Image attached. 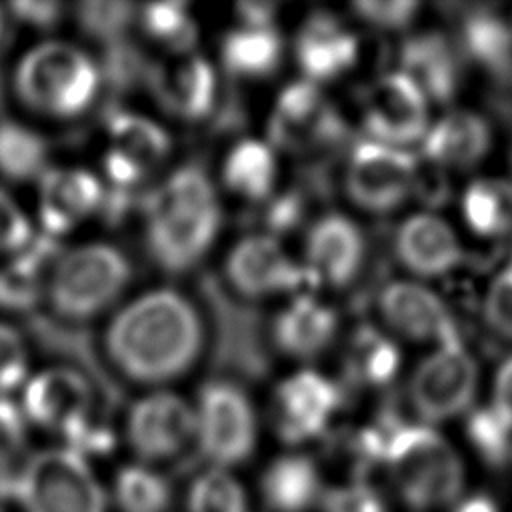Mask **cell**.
Returning a JSON list of instances; mask_svg holds the SVG:
<instances>
[{
  "label": "cell",
  "mask_w": 512,
  "mask_h": 512,
  "mask_svg": "<svg viewBox=\"0 0 512 512\" xmlns=\"http://www.w3.org/2000/svg\"><path fill=\"white\" fill-rule=\"evenodd\" d=\"M198 302L176 286H152L122 300L100 332L106 364L128 384L158 390L190 376L208 348Z\"/></svg>",
  "instance_id": "1"
},
{
  "label": "cell",
  "mask_w": 512,
  "mask_h": 512,
  "mask_svg": "<svg viewBox=\"0 0 512 512\" xmlns=\"http://www.w3.org/2000/svg\"><path fill=\"white\" fill-rule=\"evenodd\" d=\"M140 218L144 248L168 274H186L202 264L224 224L214 180L192 162L172 168L148 190Z\"/></svg>",
  "instance_id": "2"
},
{
  "label": "cell",
  "mask_w": 512,
  "mask_h": 512,
  "mask_svg": "<svg viewBox=\"0 0 512 512\" xmlns=\"http://www.w3.org/2000/svg\"><path fill=\"white\" fill-rule=\"evenodd\" d=\"M12 90L28 112L52 122H72L98 102L102 70L84 46L48 38L20 56L12 72Z\"/></svg>",
  "instance_id": "3"
},
{
  "label": "cell",
  "mask_w": 512,
  "mask_h": 512,
  "mask_svg": "<svg viewBox=\"0 0 512 512\" xmlns=\"http://www.w3.org/2000/svg\"><path fill=\"white\" fill-rule=\"evenodd\" d=\"M396 496L412 510L450 508L466 486L456 448L426 424H386L380 452Z\"/></svg>",
  "instance_id": "4"
},
{
  "label": "cell",
  "mask_w": 512,
  "mask_h": 512,
  "mask_svg": "<svg viewBox=\"0 0 512 512\" xmlns=\"http://www.w3.org/2000/svg\"><path fill=\"white\" fill-rule=\"evenodd\" d=\"M134 280L130 256L114 242L90 240L60 248L44 292L50 314L70 324L108 316Z\"/></svg>",
  "instance_id": "5"
},
{
  "label": "cell",
  "mask_w": 512,
  "mask_h": 512,
  "mask_svg": "<svg viewBox=\"0 0 512 512\" xmlns=\"http://www.w3.org/2000/svg\"><path fill=\"white\" fill-rule=\"evenodd\" d=\"M14 498L22 512H108V492L88 458L68 446L30 454L18 468Z\"/></svg>",
  "instance_id": "6"
},
{
  "label": "cell",
  "mask_w": 512,
  "mask_h": 512,
  "mask_svg": "<svg viewBox=\"0 0 512 512\" xmlns=\"http://www.w3.org/2000/svg\"><path fill=\"white\" fill-rule=\"evenodd\" d=\"M266 140L278 154L314 158L346 140V122L324 86L298 78L278 90L266 120Z\"/></svg>",
  "instance_id": "7"
},
{
  "label": "cell",
  "mask_w": 512,
  "mask_h": 512,
  "mask_svg": "<svg viewBox=\"0 0 512 512\" xmlns=\"http://www.w3.org/2000/svg\"><path fill=\"white\" fill-rule=\"evenodd\" d=\"M196 446L216 468L246 462L258 446V412L248 392L234 380L214 378L200 386L192 402Z\"/></svg>",
  "instance_id": "8"
},
{
  "label": "cell",
  "mask_w": 512,
  "mask_h": 512,
  "mask_svg": "<svg viewBox=\"0 0 512 512\" xmlns=\"http://www.w3.org/2000/svg\"><path fill=\"white\" fill-rule=\"evenodd\" d=\"M418 172L416 158L406 150L360 138L344 158L342 192L366 214H390L418 188Z\"/></svg>",
  "instance_id": "9"
},
{
  "label": "cell",
  "mask_w": 512,
  "mask_h": 512,
  "mask_svg": "<svg viewBox=\"0 0 512 512\" xmlns=\"http://www.w3.org/2000/svg\"><path fill=\"white\" fill-rule=\"evenodd\" d=\"M170 132L154 118L116 110L106 120V142L100 158L106 190L128 194L158 174L172 154Z\"/></svg>",
  "instance_id": "10"
},
{
  "label": "cell",
  "mask_w": 512,
  "mask_h": 512,
  "mask_svg": "<svg viewBox=\"0 0 512 512\" xmlns=\"http://www.w3.org/2000/svg\"><path fill=\"white\" fill-rule=\"evenodd\" d=\"M222 274L236 296L252 302L290 298L310 286L302 262L270 232L240 236L224 256Z\"/></svg>",
  "instance_id": "11"
},
{
  "label": "cell",
  "mask_w": 512,
  "mask_h": 512,
  "mask_svg": "<svg viewBox=\"0 0 512 512\" xmlns=\"http://www.w3.org/2000/svg\"><path fill=\"white\" fill-rule=\"evenodd\" d=\"M124 438L138 462H168L196 442L194 406L170 388L148 390L130 404Z\"/></svg>",
  "instance_id": "12"
},
{
  "label": "cell",
  "mask_w": 512,
  "mask_h": 512,
  "mask_svg": "<svg viewBox=\"0 0 512 512\" xmlns=\"http://www.w3.org/2000/svg\"><path fill=\"white\" fill-rule=\"evenodd\" d=\"M20 408L30 424L56 432L72 442L96 420L92 382L74 366H48L22 386Z\"/></svg>",
  "instance_id": "13"
},
{
  "label": "cell",
  "mask_w": 512,
  "mask_h": 512,
  "mask_svg": "<svg viewBox=\"0 0 512 512\" xmlns=\"http://www.w3.org/2000/svg\"><path fill=\"white\" fill-rule=\"evenodd\" d=\"M342 406V388L314 368H298L284 376L270 398V420L276 436L302 446L320 438Z\"/></svg>",
  "instance_id": "14"
},
{
  "label": "cell",
  "mask_w": 512,
  "mask_h": 512,
  "mask_svg": "<svg viewBox=\"0 0 512 512\" xmlns=\"http://www.w3.org/2000/svg\"><path fill=\"white\" fill-rule=\"evenodd\" d=\"M426 110L424 92L404 72H386L362 90L360 128L364 138L400 148L426 134Z\"/></svg>",
  "instance_id": "15"
},
{
  "label": "cell",
  "mask_w": 512,
  "mask_h": 512,
  "mask_svg": "<svg viewBox=\"0 0 512 512\" xmlns=\"http://www.w3.org/2000/svg\"><path fill=\"white\" fill-rule=\"evenodd\" d=\"M368 242L360 224L346 212L328 210L316 216L302 242V266L308 282L342 290L362 272Z\"/></svg>",
  "instance_id": "16"
},
{
  "label": "cell",
  "mask_w": 512,
  "mask_h": 512,
  "mask_svg": "<svg viewBox=\"0 0 512 512\" xmlns=\"http://www.w3.org/2000/svg\"><path fill=\"white\" fill-rule=\"evenodd\" d=\"M476 392V362L460 342L444 344L424 358L408 386L410 404L426 422H442L464 412Z\"/></svg>",
  "instance_id": "17"
},
{
  "label": "cell",
  "mask_w": 512,
  "mask_h": 512,
  "mask_svg": "<svg viewBox=\"0 0 512 512\" xmlns=\"http://www.w3.org/2000/svg\"><path fill=\"white\" fill-rule=\"evenodd\" d=\"M108 190L100 174L84 166H50L38 178L36 216L42 234L60 240L106 208Z\"/></svg>",
  "instance_id": "18"
},
{
  "label": "cell",
  "mask_w": 512,
  "mask_h": 512,
  "mask_svg": "<svg viewBox=\"0 0 512 512\" xmlns=\"http://www.w3.org/2000/svg\"><path fill=\"white\" fill-rule=\"evenodd\" d=\"M292 56L300 78L324 86L344 78L358 64L360 38L344 16L312 10L296 28Z\"/></svg>",
  "instance_id": "19"
},
{
  "label": "cell",
  "mask_w": 512,
  "mask_h": 512,
  "mask_svg": "<svg viewBox=\"0 0 512 512\" xmlns=\"http://www.w3.org/2000/svg\"><path fill=\"white\" fill-rule=\"evenodd\" d=\"M150 84L160 108L180 122H204L218 106V70L212 60L194 50L170 54L156 64Z\"/></svg>",
  "instance_id": "20"
},
{
  "label": "cell",
  "mask_w": 512,
  "mask_h": 512,
  "mask_svg": "<svg viewBox=\"0 0 512 512\" xmlns=\"http://www.w3.org/2000/svg\"><path fill=\"white\" fill-rule=\"evenodd\" d=\"M378 314L384 326L408 340L458 342L456 326L444 302L426 286L412 280H392L378 294Z\"/></svg>",
  "instance_id": "21"
},
{
  "label": "cell",
  "mask_w": 512,
  "mask_h": 512,
  "mask_svg": "<svg viewBox=\"0 0 512 512\" xmlns=\"http://www.w3.org/2000/svg\"><path fill=\"white\" fill-rule=\"evenodd\" d=\"M338 310L314 292H298L274 314L270 336L278 354L290 360H314L338 338Z\"/></svg>",
  "instance_id": "22"
},
{
  "label": "cell",
  "mask_w": 512,
  "mask_h": 512,
  "mask_svg": "<svg viewBox=\"0 0 512 512\" xmlns=\"http://www.w3.org/2000/svg\"><path fill=\"white\" fill-rule=\"evenodd\" d=\"M398 262L418 276H438L460 260V246L450 226L432 214L408 216L394 234Z\"/></svg>",
  "instance_id": "23"
},
{
  "label": "cell",
  "mask_w": 512,
  "mask_h": 512,
  "mask_svg": "<svg viewBox=\"0 0 512 512\" xmlns=\"http://www.w3.org/2000/svg\"><path fill=\"white\" fill-rule=\"evenodd\" d=\"M278 178V152L266 138H240L226 150L222 158V186L244 202L262 204L272 200L278 188Z\"/></svg>",
  "instance_id": "24"
},
{
  "label": "cell",
  "mask_w": 512,
  "mask_h": 512,
  "mask_svg": "<svg viewBox=\"0 0 512 512\" xmlns=\"http://www.w3.org/2000/svg\"><path fill=\"white\" fill-rule=\"evenodd\" d=\"M286 42L276 24H236L220 38L222 68L238 80H266L284 60Z\"/></svg>",
  "instance_id": "25"
},
{
  "label": "cell",
  "mask_w": 512,
  "mask_h": 512,
  "mask_svg": "<svg viewBox=\"0 0 512 512\" xmlns=\"http://www.w3.org/2000/svg\"><path fill=\"white\" fill-rule=\"evenodd\" d=\"M324 490L318 464L304 452H284L260 474V494L272 512H308Z\"/></svg>",
  "instance_id": "26"
},
{
  "label": "cell",
  "mask_w": 512,
  "mask_h": 512,
  "mask_svg": "<svg viewBox=\"0 0 512 512\" xmlns=\"http://www.w3.org/2000/svg\"><path fill=\"white\" fill-rule=\"evenodd\" d=\"M60 252L56 240L40 234L0 268V308L30 312L44 304L50 266Z\"/></svg>",
  "instance_id": "27"
},
{
  "label": "cell",
  "mask_w": 512,
  "mask_h": 512,
  "mask_svg": "<svg viewBox=\"0 0 512 512\" xmlns=\"http://www.w3.org/2000/svg\"><path fill=\"white\" fill-rule=\"evenodd\" d=\"M344 378L358 388H380L390 384L400 368L396 342L376 326L362 324L350 332L342 354Z\"/></svg>",
  "instance_id": "28"
},
{
  "label": "cell",
  "mask_w": 512,
  "mask_h": 512,
  "mask_svg": "<svg viewBox=\"0 0 512 512\" xmlns=\"http://www.w3.org/2000/svg\"><path fill=\"white\" fill-rule=\"evenodd\" d=\"M400 72H404L424 96L448 100L458 84V64L452 48L438 34H418L400 50Z\"/></svg>",
  "instance_id": "29"
},
{
  "label": "cell",
  "mask_w": 512,
  "mask_h": 512,
  "mask_svg": "<svg viewBox=\"0 0 512 512\" xmlns=\"http://www.w3.org/2000/svg\"><path fill=\"white\" fill-rule=\"evenodd\" d=\"M490 146L486 122L472 112H450L424 136V156L430 162L466 168L478 162Z\"/></svg>",
  "instance_id": "30"
},
{
  "label": "cell",
  "mask_w": 512,
  "mask_h": 512,
  "mask_svg": "<svg viewBox=\"0 0 512 512\" xmlns=\"http://www.w3.org/2000/svg\"><path fill=\"white\" fill-rule=\"evenodd\" d=\"M46 138L16 120L0 118V176L12 182L36 180L50 168Z\"/></svg>",
  "instance_id": "31"
},
{
  "label": "cell",
  "mask_w": 512,
  "mask_h": 512,
  "mask_svg": "<svg viewBox=\"0 0 512 512\" xmlns=\"http://www.w3.org/2000/svg\"><path fill=\"white\" fill-rule=\"evenodd\" d=\"M136 24L148 40L166 48L168 54L192 52L198 40V24L190 4L180 0L138 6Z\"/></svg>",
  "instance_id": "32"
},
{
  "label": "cell",
  "mask_w": 512,
  "mask_h": 512,
  "mask_svg": "<svg viewBox=\"0 0 512 512\" xmlns=\"http://www.w3.org/2000/svg\"><path fill=\"white\" fill-rule=\"evenodd\" d=\"M112 498L120 512H166L172 502V488L154 466L132 462L116 472Z\"/></svg>",
  "instance_id": "33"
},
{
  "label": "cell",
  "mask_w": 512,
  "mask_h": 512,
  "mask_svg": "<svg viewBox=\"0 0 512 512\" xmlns=\"http://www.w3.org/2000/svg\"><path fill=\"white\" fill-rule=\"evenodd\" d=\"M186 512H250V496L232 470L210 466L190 482Z\"/></svg>",
  "instance_id": "34"
},
{
  "label": "cell",
  "mask_w": 512,
  "mask_h": 512,
  "mask_svg": "<svg viewBox=\"0 0 512 512\" xmlns=\"http://www.w3.org/2000/svg\"><path fill=\"white\" fill-rule=\"evenodd\" d=\"M464 216L478 234H500L512 226V186L478 180L464 194Z\"/></svg>",
  "instance_id": "35"
},
{
  "label": "cell",
  "mask_w": 512,
  "mask_h": 512,
  "mask_svg": "<svg viewBox=\"0 0 512 512\" xmlns=\"http://www.w3.org/2000/svg\"><path fill=\"white\" fill-rule=\"evenodd\" d=\"M464 40L470 54L496 72H506L512 58V36L494 16L474 14L464 28Z\"/></svg>",
  "instance_id": "36"
},
{
  "label": "cell",
  "mask_w": 512,
  "mask_h": 512,
  "mask_svg": "<svg viewBox=\"0 0 512 512\" xmlns=\"http://www.w3.org/2000/svg\"><path fill=\"white\" fill-rule=\"evenodd\" d=\"M136 4L130 2H84L78 6V22L86 34L108 40L136 22Z\"/></svg>",
  "instance_id": "37"
},
{
  "label": "cell",
  "mask_w": 512,
  "mask_h": 512,
  "mask_svg": "<svg viewBox=\"0 0 512 512\" xmlns=\"http://www.w3.org/2000/svg\"><path fill=\"white\" fill-rule=\"evenodd\" d=\"M318 506L322 512H388L382 492L364 480L326 488Z\"/></svg>",
  "instance_id": "38"
},
{
  "label": "cell",
  "mask_w": 512,
  "mask_h": 512,
  "mask_svg": "<svg viewBox=\"0 0 512 512\" xmlns=\"http://www.w3.org/2000/svg\"><path fill=\"white\" fill-rule=\"evenodd\" d=\"M28 366L24 336L14 326L0 322V396L26 384L30 378Z\"/></svg>",
  "instance_id": "39"
},
{
  "label": "cell",
  "mask_w": 512,
  "mask_h": 512,
  "mask_svg": "<svg viewBox=\"0 0 512 512\" xmlns=\"http://www.w3.org/2000/svg\"><path fill=\"white\" fill-rule=\"evenodd\" d=\"M352 16L376 30H400L410 24L418 2L410 0H358L350 4Z\"/></svg>",
  "instance_id": "40"
},
{
  "label": "cell",
  "mask_w": 512,
  "mask_h": 512,
  "mask_svg": "<svg viewBox=\"0 0 512 512\" xmlns=\"http://www.w3.org/2000/svg\"><path fill=\"white\" fill-rule=\"evenodd\" d=\"M468 434L474 446L488 458L500 460L504 458L506 450L510 448V434L512 426L498 416L492 408L476 412L468 422Z\"/></svg>",
  "instance_id": "41"
},
{
  "label": "cell",
  "mask_w": 512,
  "mask_h": 512,
  "mask_svg": "<svg viewBox=\"0 0 512 512\" xmlns=\"http://www.w3.org/2000/svg\"><path fill=\"white\" fill-rule=\"evenodd\" d=\"M34 228L20 204L0 188V254H18L34 240Z\"/></svg>",
  "instance_id": "42"
},
{
  "label": "cell",
  "mask_w": 512,
  "mask_h": 512,
  "mask_svg": "<svg viewBox=\"0 0 512 512\" xmlns=\"http://www.w3.org/2000/svg\"><path fill=\"white\" fill-rule=\"evenodd\" d=\"M28 420L12 398L0 396V472L10 470L24 448Z\"/></svg>",
  "instance_id": "43"
},
{
  "label": "cell",
  "mask_w": 512,
  "mask_h": 512,
  "mask_svg": "<svg viewBox=\"0 0 512 512\" xmlns=\"http://www.w3.org/2000/svg\"><path fill=\"white\" fill-rule=\"evenodd\" d=\"M484 310L488 324L500 334L512 338V266L494 278Z\"/></svg>",
  "instance_id": "44"
},
{
  "label": "cell",
  "mask_w": 512,
  "mask_h": 512,
  "mask_svg": "<svg viewBox=\"0 0 512 512\" xmlns=\"http://www.w3.org/2000/svg\"><path fill=\"white\" fill-rule=\"evenodd\" d=\"M8 12L12 18H16L22 24H28L36 30H52L56 28L62 18H64V10L66 6L60 2H30V0H18V2H10Z\"/></svg>",
  "instance_id": "45"
},
{
  "label": "cell",
  "mask_w": 512,
  "mask_h": 512,
  "mask_svg": "<svg viewBox=\"0 0 512 512\" xmlns=\"http://www.w3.org/2000/svg\"><path fill=\"white\" fill-rule=\"evenodd\" d=\"M492 410L512 426V358L506 360L496 374Z\"/></svg>",
  "instance_id": "46"
},
{
  "label": "cell",
  "mask_w": 512,
  "mask_h": 512,
  "mask_svg": "<svg viewBox=\"0 0 512 512\" xmlns=\"http://www.w3.org/2000/svg\"><path fill=\"white\" fill-rule=\"evenodd\" d=\"M276 12V2H238L234 6V14L240 24H274Z\"/></svg>",
  "instance_id": "47"
},
{
  "label": "cell",
  "mask_w": 512,
  "mask_h": 512,
  "mask_svg": "<svg viewBox=\"0 0 512 512\" xmlns=\"http://www.w3.org/2000/svg\"><path fill=\"white\" fill-rule=\"evenodd\" d=\"M450 512H500L496 500L488 494H462L452 506Z\"/></svg>",
  "instance_id": "48"
},
{
  "label": "cell",
  "mask_w": 512,
  "mask_h": 512,
  "mask_svg": "<svg viewBox=\"0 0 512 512\" xmlns=\"http://www.w3.org/2000/svg\"><path fill=\"white\" fill-rule=\"evenodd\" d=\"M4 24H6V18H4V12H2V8H0V38H2V34H4Z\"/></svg>",
  "instance_id": "49"
},
{
  "label": "cell",
  "mask_w": 512,
  "mask_h": 512,
  "mask_svg": "<svg viewBox=\"0 0 512 512\" xmlns=\"http://www.w3.org/2000/svg\"><path fill=\"white\" fill-rule=\"evenodd\" d=\"M0 512H4V510H2V508H0Z\"/></svg>",
  "instance_id": "50"
}]
</instances>
